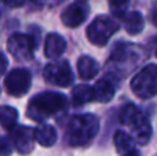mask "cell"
I'll use <instances>...</instances> for the list:
<instances>
[{"label": "cell", "mask_w": 157, "mask_h": 156, "mask_svg": "<svg viewBox=\"0 0 157 156\" xmlns=\"http://www.w3.org/2000/svg\"><path fill=\"white\" fill-rule=\"evenodd\" d=\"M99 130V120L94 115H77L66 126V141L72 146H86L94 140Z\"/></svg>", "instance_id": "obj_1"}, {"label": "cell", "mask_w": 157, "mask_h": 156, "mask_svg": "<svg viewBox=\"0 0 157 156\" xmlns=\"http://www.w3.org/2000/svg\"><path fill=\"white\" fill-rule=\"evenodd\" d=\"M66 97L57 91H44L30 99L28 105L26 115L35 122H43L44 119L55 115L57 112L65 109Z\"/></svg>", "instance_id": "obj_2"}, {"label": "cell", "mask_w": 157, "mask_h": 156, "mask_svg": "<svg viewBox=\"0 0 157 156\" xmlns=\"http://www.w3.org/2000/svg\"><path fill=\"white\" fill-rule=\"evenodd\" d=\"M131 90L141 99L153 98L157 94V65L142 68L131 80Z\"/></svg>", "instance_id": "obj_3"}, {"label": "cell", "mask_w": 157, "mask_h": 156, "mask_svg": "<svg viewBox=\"0 0 157 156\" xmlns=\"http://www.w3.org/2000/svg\"><path fill=\"white\" fill-rule=\"evenodd\" d=\"M117 30H119L117 21L108 15H99L88 25L87 37L95 46H105Z\"/></svg>", "instance_id": "obj_4"}, {"label": "cell", "mask_w": 157, "mask_h": 156, "mask_svg": "<svg viewBox=\"0 0 157 156\" xmlns=\"http://www.w3.org/2000/svg\"><path fill=\"white\" fill-rule=\"evenodd\" d=\"M8 53L18 61H29L36 49V40L30 35L14 33L7 40Z\"/></svg>", "instance_id": "obj_5"}, {"label": "cell", "mask_w": 157, "mask_h": 156, "mask_svg": "<svg viewBox=\"0 0 157 156\" xmlns=\"http://www.w3.org/2000/svg\"><path fill=\"white\" fill-rule=\"evenodd\" d=\"M43 76L47 83L58 87H69L73 82L72 69L69 66V62L65 60L48 64L43 71Z\"/></svg>", "instance_id": "obj_6"}, {"label": "cell", "mask_w": 157, "mask_h": 156, "mask_svg": "<svg viewBox=\"0 0 157 156\" xmlns=\"http://www.w3.org/2000/svg\"><path fill=\"white\" fill-rule=\"evenodd\" d=\"M32 83V75L28 69L15 68L6 76L4 86L10 96L22 97L28 93Z\"/></svg>", "instance_id": "obj_7"}, {"label": "cell", "mask_w": 157, "mask_h": 156, "mask_svg": "<svg viewBox=\"0 0 157 156\" xmlns=\"http://www.w3.org/2000/svg\"><path fill=\"white\" fill-rule=\"evenodd\" d=\"M11 138H13V145L21 155H28L33 151V129L26 126H14L11 129Z\"/></svg>", "instance_id": "obj_8"}, {"label": "cell", "mask_w": 157, "mask_h": 156, "mask_svg": "<svg viewBox=\"0 0 157 156\" xmlns=\"http://www.w3.org/2000/svg\"><path fill=\"white\" fill-rule=\"evenodd\" d=\"M87 15H88V6L86 4V2H76L63 10L61 19L65 26L76 28L86 21Z\"/></svg>", "instance_id": "obj_9"}, {"label": "cell", "mask_w": 157, "mask_h": 156, "mask_svg": "<svg viewBox=\"0 0 157 156\" xmlns=\"http://www.w3.org/2000/svg\"><path fill=\"white\" fill-rule=\"evenodd\" d=\"M131 131L134 134V140L139 144V145H146L149 142L150 137H152V126H150L149 120L146 116L141 112V115L130 124Z\"/></svg>", "instance_id": "obj_10"}, {"label": "cell", "mask_w": 157, "mask_h": 156, "mask_svg": "<svg viewBox=\"0 0 157 156\" xmlns=\"http://www.w3.org/2000/svg\"><path fill=\"white\" fill-rule=\"evenodd\" d=\"M66 50V41L58 33H50L44 43V54L47 58L57 60L65 53Z\"/></svg>", "instance_id": "obj_11"}, {"label": "cell", "mask_w": 157, "mask_h": 156, "mask_svg": "<svg viewBox=\"0 0 157 156\" xmlns=\"http://www.w3.org/2000/svg\"><path fill=\"white\" fill-rule=\"evenodd\" d=\"M33 137H35V141L39 142L41 146H52L55 142H57V131L50 124H39L35 130H33Z\"/></svg>", "instance_id": "obj_12"}, {"label": "cell", "mask_w": 157, "mask_h": 156, "mask_svg": "<svg viewBox=\"0 0 157 156\" xmlns=\"http://www.w3.org/2000/svg\"><path fill=\"white\" fill-rule=\"evenodd\" d=\"M77 71L81 79L91 80L97 76L98 71H99V65L94 58L88 57V55H83L77 61Z\"/></svg>", "instance_id": "obj_13"}, {"label": "cell", "mask_w": 157, "mask_h": 156, "mask_svg": "<svg viewBox=\"0 0 157 156\" xmlns=\"http://www.w3.org/2000/svg\"><path fill=\"white\" fill-rule=\"evenodd\" d=\"M92 88H94V99L98 102H109L114 96V86L108 79L98 80Z\"/></svg>", "instance_id": "obj_14"}, {"label": "cell", "mask_w": 157, "mask_h": 156, "mask_svg": "<svg viewBox=\"0 0 157 156\" xmlns=\"http://www.w3.org/2000/svg\"><path fill=\"white\" fill-rule=\"evenodd\" d=\"M72 101L75 107H81L84 104L94 101V88L88 84H78L72 90Z\"/></svg>", "instance_id": "obj_15"}, {"label": "cell", "mask_w": 157, "mask_h": 156, "mask_svg": "<svg viewBox=\"0 0 157 156\" xmlns=\"http://www.w3.org/2000/svg\"><path fill=\"white\" fill-rule=\"evenodd\" d=\"M124 24H125V30L130 35H138L144 30L145 26V19L139 11H131L125 15L124 18Z\"/></svg>", "instance_id": "obj_16"}, {"label": "cell", "mask_w": 157, "mask_h": 156, "mask_svg": "<svg viewBox=\"0 0 157 156\" xmlns=\"http://www.w3.org/2000/svg\"><path fill=\"white\" fill-rule=\"evenodd\" d=\"M114 145L120 155H127L134 152V138L131 135L125 134L124 131H117L114 134Z\"/></svg>", "instance_id": "obj_17"}, {"label": "cell", "mask_w": 157, "mask_h": 156, "mask_svg": "<svg viewBox=\"0 0 157 156\" xmlns=\"http://www.w3.org/2000/svg\"><path fill=\"white\" fill-rule=\"evenodd\" d=\"M18 120V112L15 108L4 105L0 107V123L6 130H11L17 124Z\"/></svg>", "instance_id": "obj_18"}, {"label": "cell", "mask_w": 157, "mask_h": 156, "mask_svg": "<svg viewBox=\"0 0 157 156\" xmlns=\"http://www.w3.org/2000/svg\"><path fill=\"white\" fill-rule=\"evenodd\" d=\"M139 113H141V111H139L134 104H125V105H123L121 109H120L119 119L123 124L130 126V124L139 116Z\"/></svg>", "instance_id": "obj_19"}, {"label": "cell", "mask_w": 157, "mask_h": 156, "mask_svg": "<svg viewBox=\"0 0 157 156\" xmlns=\"http://www.w3.org/2000/svg\"><path fill=\"white\" fill-rule=\"evenodd\" d=\"M128 2L130 0H109V6H110V10L113 11L114 15L123 17V14L125 13L128 7Z\"/></svg>", "instance_id": "obj_20"}, {"label": "cell", "mask_w": 157, "mask_h": 156, "mask_svg": "<svg viewBox=\"0 0 157 156\" xmlns=\"http://www.w3.org/2000/svg\"><path fill=\"white\" fill-rule=\"evenodd\" d=\"M13 154V144L10 138L0 135V156H10Z\"/></svg>", "instance_id": "obj_21"}, {"label": "cell", "mask_w": 157, "mask_h": 156, "mask_svg": "<svg viewBox=\"0 0 157 156\" xmlns=\"http://www.w3.org/2000/svg\"><path fill=\"white\" fill-rule=\"evenodd\" d=\"M3 2H4V4L8 6V7L17 8V7H21V6H24L26 0H3Z\"/></svg>", "instance_id": "obj_22"}, {"label": "cell", "mask_w": 157, "mask_h": 156, "mask_svg": "<svg viewBox=\"0 0 157 156\" xmlns=\"http://www.w3.org/2000/svg\"><path fill=\"white\" fill-rule=\"evenodd\" d=\"M8 66V60L7 57H6L3 53H0V75H3L6 72V69H7Z\"/></svg>", "instance_id": "obj_23"}, {"label": "cell", "mask_w": 157, "mask_h": 156, "mask_svg": "<svg viewBox=\"0 0 157 156\" xmlns=\"http://www.w3.org/2000/svg\"><path fill=\"white\" fill-rule=\"evenodd\" d=\"M152 22L157 26V3H155L152 7Z\"/></svg>", "instance_id": "obj_24"}, {"label": "cell", "mask_w": 157, "mask_h": 156, "mask_svg": "<svg viewBox=\"0 0 157 156\" xmlns=\"http://www.w3.org/2000/svg\"><path fill=\"white\" fill-rule=\"evenodd\" d=\"M123 156H136V154H135V151H134V152H131V154H127V155H123Z\"/></svg>", "instance_id": "obj_25"}, {"label": "cell", "mask_w": 157, "mask_h": 156, "mask_svg": "<svg viewBox=\"0 0 157 156\" xmlns=\"http://www.w3.org/2000/svg\"><path fill=\"white\" fill-rule=\"evenodd\" d=\"M77 2H86V0H77Z\"/></svg>", "instance_id": "obj_26"}, {"label": "cell", "mask_w": 157, "mask_h": 156, "mask_svg": "<svg viewBox=\"0 0 157 156\" xmlns=\"http://www.w3.org/2000/svg\"><path fill=\"white\" fill-rule=\"evenodd\" d=\"M156 55H157V50H156Z\"/></svg>", "instance_id": "obj_27"}]
</instances>
